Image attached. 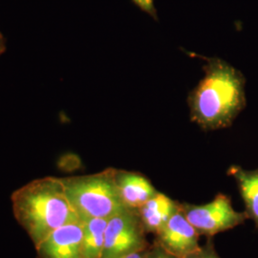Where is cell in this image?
<instances>
[{
    "label": "cell",
    "instance_id": "obj_12",
    "mask_svg": "<svg viewBox=\"0 0 258 258\" xmlns=\"http://www.w3.org/2000/svg\"><path fill=\"white\" fill-rule=\"evenodd\" d=\"M142 12L149 15L155 21H158V13L154 4V0H131Z\"/></svg>",
    "mask_w": 258,
    "mask_h": 258
},
{
    "label": "cell",
    "instance_id": "obj_4",
    "mask_svg": "<svg viewBox=\"0 0 258 258\" xmlns=\"http://www.w3.org/2000/svg\"><path fill=\"white\" fill-rule=\"evenodd\" d=\"M181 210L199 234L210 236L232 229L249 218L247 212L235 211L224 194L217 195L210 203L185 206Z\"/></svg>",
    "mask_w": 258,
    "mask_h": 258
},
{
    "label": "cell",
    "instance_id": "obj_11",
    "mask_svg": "<svg viewBox=\"0 0 258 258\" xmlns=\"http://www.w3.org/2000/svg\"><path fill=\"white\" fill-rule=\"evenodd\" d=\"M107 221L102 218L83 221L82 258H102Z\"/></svg>",
    "mask_w": 258,
    "mask_h": 258
},
{
    "label": "cell",
    "instance_id": "obj_2",
    "mask_svg": "<svg viewBox=\"0 0 258 258\" xmlns=\"http://www.w3.org/2000/svg\"><path fill=\"white\" fill-rule=\"evenodd\" d=\"M14 213L36 248L60 227L81 221L62 179L46 177L30 182L12 197Z\"/></svg>",
    "mask_w": 258,
    "mask_h": 258
},
{
    "label": "cell",
    "instance_id": "obj_6",
    "mask_svg": "<svg viewBox=\"0 0 258 258\" xmlns=\"http://www.w3.org/2000/svg\"><path fill=\"white\" fill-rule=\"evenodd\" d=\"M198 235L181 208L158 233L161 248L178 258L186 257L201 249L198 245Z\"/></svg>",
    "mask_w": 258,
    "mask_h": 258
},
{
    "label": "cell",
    "instance_id": "obj_16",
    "mask_svg": "<svg viewBox=\"0 0 258 258\" xmlns=\"http://www.w3.org/2000/svg\"><path fill=\"white\" fill-rule=\"evenodd\" d=\"M4 50H5V45H4V41H3V39H2V37H1V35H0V55L4 52Z\"/></svg>",
    "mask_w": 258,
    "mask_h": 258
},
{
    "label": "cell",
    "instance_id": "obj_9",
    "mask_svg": "<svg viewBox=\"0 0 258 258\" xmlns=\"http://www.w3.org/2000/svg\"><path fill=\"white\" fill-rule=\"evenodd\" d=\"M139 210L144 227L148 231L156 232L158 234L171 216L179 210V206L165 194L157 192Z\"/></svg>",
    "mask_w": 258,
    "mask_h": 258
},
{
    "label": "cell",
    "instance_id": "obj_7",
    "mask_svg": "<svg viewBox=\"0 0 258 258\" xmlns=\"http://www.w3.org/2000/svg\"><path fill=\"white\" fill-rule=\"evenodd\" d=\"M83 221L71 223L53 231L37 248L42 258H82Z\"/></svg>",
    "mask_w": 258,
    "mask_h": 258
},
{
    "label": "cell",
    "instance_id": "obj_13",
    "mask_svg": "<svg viewBox=\"0 0 258 258\" xmlns=\"http://www.w3.org/2000/svg\"><path fill=\"white\" fill-rule=\"evenodd\" d=\"M184 258H218L216 256V254L214 253V251H212V249H199L198 251L194 252L189 255H187L186 257Z\"/></svg>",
    "mask_w": 258,
    "mask_h": 258
},
{
    "label": "cell",
    "instance_id": "obj_10",
    "mask_svg": "<svg viewBox=\"0 0 258 258\" xmlns=\"http://www.w3.org/2000/svg\"><path fill=\"white\" fill-rule=\"evenodd\" d=\"M234 178L247 209V214L258 229V168L245 170L241 166H231L228 171Z\"/></svg>",
    "mask_w": 258,
    "mask_h": 258
},
{
    "label": "cell",
    "instance_id": "obj_14",
    "mask_svg": "<svg viewBox=\"0 0 258 258\" xmlns=\"http://www.w3.org/2000/svg\"><path fill=\"white\" fill-rule=\"evenodd\" d=\"M147 258H178L168 253L163 248L160 249H153L149 254H148Z\"/></svg>",
    "mask_w": 258,
    "mask_h": 258
},
{
    "label": "cell",
    "instance_id": "obj_8",
    "mask_svg": "<svg viewBox=\"0 0 258 258\" xmlns=\"http://www.w3.org/2000/svg\"><path fill=\"white\" fill-rule=\"evenodd\" d=\"M116 183L122 203L130 211L140 209L158 192L148 179L136 172L116 170Z\"/></svg>",
    "mask_w": 258,
    "mask_h": 258
},
{
    "label": "cell",
    "instance_id": "obj_1",
    "mask_svg": "<svg viewBox=\"0 0 258 258\" xmlns=\"http://www.w3.org/2000/svg\"><path fill=\"white\" fill-rule=\"evenodd\" d=\"M205 76L188 97L191 120L205 130L231 126L246 106L242 73L217 57L207 58Z\"/></svg>",
    "mask_w": 258,
    "mask_h": 258
},
{
    "label": "cell",
    "instance_id": "obj_5",
    "mask_svg": "<svg viewBox=\"0 0 258 258\" xmlns=\"http://www.w3.org/2000/svg\"><path fill=\"white\" fill-rule=\"evenodd\" d=\"M145 244L142 225L130 210L107 221L102 258H120L137 252Z\"/></svg>",
    "mask_w": 258,
    "mask_h": 258
},
{
    "label": "cell",
    "instance_id": "obj_3",
    "mask_svg": "<svg viewBox=\"0 0 258 258\" xmlns=\"http://www.w3.org/2000/svg\"><path fill=\"white\" fill-rule=\"evenodd\" d=\"M65 191L81 220L109 219L128 209L123 205L116 183V170L62 179Z\"/></svg>",
    "mask_w": 258,
    "mask_h": 258
},
{
    "label": "cell",
    "instance_id": "obj_15",
    "mask_svg": "<svg viewBox=\"0 0 258 258\" xmlns=\"http://www.w3.org/2000/svg\"><path fill=\"white\" fill-rule=\"evenodd\" d=\"M120 258H143V256L141 255V253L137 251V252H133V253H129L127 255H124L122 257Z\"/></svg>",
    "mask_w": 258,
    "mask_h": 258
}]
</instances>
